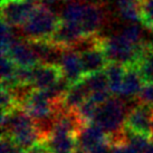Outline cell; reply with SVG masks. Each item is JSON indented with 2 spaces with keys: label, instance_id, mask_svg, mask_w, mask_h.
Segmentation results:
<instances>
[{
  "label": "cell",
  "instance_id": "6da1fadb",
  "mask_svg": "<svg viewBox=\"0 0 153 153\" xmlns=\"http://www.w3.org/2000/svg\"><path fill=\"white\" fill-rule=\"evenodd\" d=\"M1 128L2 135L10 137L25 152L43 142L35 121L22 107L2 113Z\"/></svg>",
  "mask_w": 153,
  "mask_h": 153
},
{
  "label": "cell",
  "instance_id": "7a4b0ae2",
  "mask_svg": "<svg viewBox=\"0 0 153 153\" xmlns=\"http://www.w3.org/2000/svg\"><path fill=\"white\" fill-rule=\"evenodd\" d=\"M126 105L123 100L117 96L108 98L98 106L97 114L93 123H96L106 132L111 137V143L124 139Z\"/></svg>",
  "mask_w": 153,
  "mask_h": 153
},
{
  "label": "cell",
  "instance_id": "3957f363",
  "mask_svg": "<svg viewBox=\"0 0 153 153\" xmlns=\"http://www.w3.org/2000/svg\"><path fill=\"white\" fill-rule=\"evenodd\" d=\"M62 18L45 4L36 6L29 18L20 27L26 40H49L58 28Z\"/></svg>",
  "mask_w": 153,
  "mask_h": 153
},
{
  "label": "cell",
  "instance_id": "277c9868",
  "mask_svg": "<svg viewBox=\"0 0 153 153\" xmlns=\"http://www.w3.org/2000/svg\"><path fill=\"white\" fill-rule=\"evenodd\" d=\"M141 45H135L124 37L122 34L102 37L101 46L110 63H120L123 65L136 64L140 55Z\"/></svg>",
  "mask_w": 153,
  "mask_h": 153
},
{
  "label": "cell",
  "instance_id": "5b68a950",
  "mask_svg": "<svg viewBox=\"0 0 153 153\" xmlns=\"http://www.w3.org/2000/svg\"><path fill=\"white\" fill-rule=\"evenodd\" d=\"M153 106L137 103L128 112L125 120V128L134 133L153 136Z\"/></svg>",
  "mask_w": 153,
  "mask_h": 153
},
{
  "label": "cell",
  "instance_id": "8992f818",
  "mask_svg": "<svg viewBox=\"0 0 153 153\" xmlns=\"http://www.w3.org/2000/svg\"><path fill=\"white\" fill-rule=\"evenodd\" d=\"M105 22V13L103 4L98 2L84 1L78 25L81 26L85 38H92L98 36V31Z\"/></svg>",
  "mask_w": 153,
  "mask_h": 153
},
{
  "label": "cell",
  "instance_id": "52a82bcc",
  "mask_svg": "<svg viewBox=\"0 0 153 153\" xmlns=\"http://www.w3.org/2000/svg\"><path fill=\"white\" fill-rule=\"evenodd\" d=\"M37 4L26 0L1 2V20L13 28L22 27L29 18Z\"/></svg>",
  "mask_w": 153,
  "mask_h": 153
},
{
  "label": "cell",
  "instance_id": "ba28073f",
  "mask_svg": "<svg viewBox=\"0 0 153 153\" xmlns=\"http://www.w3.org/2000/svg\"><path fill=\"white\" fill-rule=\"evenodd\" d=\"M107 142H111V137L100 125L85 124L77 135V153H89Z\"/></svg>",
  "mask_w": 153,
  "mask_h": 153
},
{
  "label": "cell",
  "instance_id": "9c48e42d",
  "mask_svg": "<svg viewBox=\"0 0 153 153\" xmlns=\"http://www.w3.org/2000/svg\"><path fill=\"white\" fill-rule=\"evenodd\" d=\"M85 39L81 26L77 22L62 20L58 28L51 37V43L64 49H75Z\"/></svg>",
  "mask_w": 153,
  "mask_h": 153
},
{
  "label": "cell",
  "instance_id": "30bf717a",
  "mask_svg": "<svg viewBox=\"0 0 153 153\" xmlns=\"http://www.w3.org/2000/svg\"><path fill=\"white\" fill-rule=\"evenodd\" d=\"M79 57H81L84 75L105 71L107 65L110 64V62L101 46V36L98 37L97 42L94 45L84 51H79Z\"/></svg>",
  "mask_w": 153,
  "mask_h": 153
},
{
  "label": "cell",
  "instance_id": "8fae6325",
  "mask_svg": "<svg viewBox=\"0 0 153 153\" xmlns=\"http://www.w3.org/2000/svg\"><path fill=\"white\" fill-rule=\"evenodd\" d=\"M6 55H8L13 60V63L19 67L33 68L40 64L31 45L26 39H15Z\"/></svg>",
  "mask_w": 153,
  "mask_h": 153
},
{
  "label": "cell",
  "instance_id": "7c38bea8",
  "mask_svg": "<svg viewBox=\"0 0 153 153\" xmlns=\"http://www.w3.org/2000/svg\"><path fill=\"white\" fill-rule=\"evenodd\" d=\"M62 78H64V74L59 65L38 64L34 67L33 87L45 91L55 85Z\"/></svg>",
  "mask_w": 153,
  "mask_h": 153
},
{
  "label": "cell",
  "instance_id": "4fadbf2b",
  "mask_svg": "<svg viewBox=\"0 0 153 153\" xmlns=\"http://www.w3.org/2000/svg\"><path fill=\"white\" fill-rule=\"evenodd\" d=\"M59 66L65 79L71 85L79 82L84 76L79 53L75 49H65L59 60Z\"/></svg>",
  "mask_w": 153,
  "mask_h": 153
},
{
  "label": "cell",
  "instance_id": "5bb4252c",
  "mask_svg": "<svg viewBox=\"0 0 153 153\" xmlns=\"http://www.w3.org/2000/svg\"><path fill=\"white\" fill-rule=\"evenodd\" d=\"M142 76H141L139 68L136 64L125 65V73H124L123 85L121 95L128 98L136 97L142 88Z\"/></svg>",
  "mask_w": 153,
  "mask_h": 153
},
{
  "label": "cell",
  "instance_id": "9a60e30c",
  "mask_svg": "<svg viewBox=\"0 0 153 153\" xmlns=\"http://www.w3.org/2000/svg\"><path fill=\"white\" fill-rule=\"evenodd\" d=\"M89 98V91L83 79L72 84L63 100V108L75 111L77 107Z\"/></svg>",
  "mask_w": 153,
  "mask_h": 153
},
{
  "label": "cell",
  "instance_id": "2e32d148",
  "mask_svg": "<svg viewBox=\"0 0 153 153\" xmlns=\"http://www.w3.org/2000/svg\"><path fill=\"white\" fill-rule=\"evenodd\" d=\"M136 66L143 82L153 84V44L142 43Z\"/></svg>",
  "mask_w": 153,
  "mask_h": 153
},
{
  "label": "cell",
  "instance_id": "e0dca14e",
  "mask_svg": "<svg viewBox=\"0 0 153 153\" xmlns=\"http://www.w3.org/2000/svg\"><path fill=\"white\" fill-rule=\"evenodd\" d=\"M110 89L113 95H121L122 85H123L124 73H125V65L120 63H110L105 68Z\"/></svg>",
  "mask_w": 153,
  "mask_h": 153
},
{
  "label": "cell",
  "instance_id": "ac0fdd59",
  "mask_svg": "<svg viewBox=\"0 0 153 153\" xmlns=\"http://www.w3.org/2000/svg\"><path fill=\"white\" fill-rule=\"evenodd\" d=\"M82 79L84 81V83L87 86V88L89 91V95L93 93L111 92L110 85H108V79H107L105 71L88 74V75H84Z\"/></svg>",
  "mask_w": 153,
  "mask_h": 153
},
{
  "label": "cell",
  "instance_id": "d6986e66",
  "mask_svg": "<svg viewBox=\"0 0 153 153\" xmlns=\"http://www.w3.org/2000/svg\"><path fill=\"white\" fill-rule=\"evenodd\" d=\"M121 17L128 22H141V0H117Z\"/></svg>",
  "mask_w": 153,
  "mask_h": 153
},
{
  "label": "cell",
  "instance_id": "ffe728a7",
  "mask_svg": "<svg viewBox=\"0 0 153 153\" xmlns=\"http://www.w3.org/2000/svg\"><path fill=\"white\" fill-rule=\"evenodd\" d=\"M124 139L128 144L140 153H148L151 143H152L151 136L140 134V133H134V132L128 131V128L124 130Z\"/></svg>",
  "mask_w": 153,
  "mask_h": 153
},
{
  "label": "cell",
  "instance_id": "44dd1931",
  "mask_svg": "<svg viewBox=\"0 0 153 153\" xmlns=\"http://www.w3.org/2000/svg\"><path fill=\"white\" fill-rule=\"evenodd\" d=\"M98 106H100L98 104H96L94 101L88 98L87 101H85L82 105L77 107L75 112L84 124L93 123L95 117H96V114H97Z\"/></svg>",
  "mask_w": 153,
  "mask_h": 153
},
{
  "label": "cell",
  "instance_id": "7402d4cb",
  "mask_svg": "<svg viewBox=\"0 0 153 153\" xmlns=\"http://www.w3.org/2000/svg\"><path fill=\"white\" fill-rule=\"evenodd\" d=\"M141 22L153 31V0H141Z\"/></svg>",
  "mask_w": 153,
  "mask_h": 153
},
{
  "label": "cell",
  "instance_id": "603a6c76",
  "mask_svg": "<svg viewBox=\"0 0 153 153\" xmlns=\"http://www.w3.org/2000/svg\"><path fill=\"white\" fill-rule=\"evenodd\" d=\"M13 28V27L9 26L8 24L1 20V54L6 55L8 53L10 46L13 45V43L16 39Z\"/></svg>",
  "mask_w": 153,
  "mask_h": 153
},
{
  "label": "cell",
  "instance_id": "cb8c5ba5",
  "mask_svg": "<svg viewBox=\"0 0 153 153\" xmlns=\"http://www.w3.org/2000/svg\"><path fill=\"white\" fill-rule=\"evenodd\" d=\"M121 34L123 35L125 38L130 40L131 43L135 44V45H140L143 43V39H142V30L137 25H135L134 22L128 25Z\"/></svg>",
  "mask_w": 153,
  "mask_h": 153
},
{
  "label": "cell",
  "instance_id": "d4e9b609",
  "mask_svg": "<svg viewBox=\"0 0 153 153\" xmlns=\"http://www.w3.org/2000/svg\"><path fill=\"white\" fill-rule=\"evenodd\" d=\"M136 101L137 103L141 104H145V105H150L153 106V84L152 83H145L142 86L140 93L136 96Z\"/></svg>",
  "mask_w": 153,
  "mask_h": 153
},
{
  "label": "cell",
  "instance_id": "484cf974",
  "mask_svg": "<svg viewBox=\"0 0 153 153\" xmlns=\"http://www.w3.org/2000/svg\"><path fill=\"white\" fill-rule=\"evenodd\" d=\"M25 151L19 148L10 137L1 135V151L0 153H24Z\"/></svg>",
  "mask_w": 153,
  "mask_h": 153
},
{
  "label": "cell",
  "instance_id": "4316f807",
  "mask_svg": "<svg viewBox=\"0 0 153 153\" xmlns=\"http://www.w3.org/2000/svg\"><path fill=\"white\" fill-rule=\"evenodd\" d=\"M111 153H140L126 141H116L111 143Z\"/></svg>",
  "mask_w": 153,
  "mask_h": 153
},
{
  "label": "cell",
  "instance_id": "83f0119b",
  "mask_svg": "<svg viewBox=\"0 0 153 153\" xmlns=\"http://www.w3.org/2000/svg\"><path fill=\"white\" fill-rule=\"evenodd\" d=\"M26 153H48V150H47L44 142H39L38 144H36L34 148L26 151Z\"/></svg>",
  "mask_w": 153,
  "mask_h": 153
},
{
  "label": "cell",
  "instance_id": "f1b7e54d",
  "mask_svg": "<svg viewBox=\"0 0 153 153\" xmlns=\"http://www.w3.org/2000/svg\"><path fill=\"white\" fill-rule=\"evenodd\" d=\"M111 142L104 143V144L100 145L98 148H96L95 150H93L92 152L89 153H111Z\"/></svg>",
  "mask_w": 153,
  "mask_h": 153
},
{
  "label": "cell",
  "instance_id": "f546056e",
  "mask_svg": "<svg viewBox=\"0 0 153 153\" xmlns=\"http://www.w3.org/2000/svg\"><path fill=\"white\" fill-rule=\"evenodd\" d=\"M148 153H153V140H152V143H151V146H150Z\"/></svg>",
  "mask_w": 153,
  "mask_h": 153
},
{
  "label": "cell",
  "instance_id": "4dcf8cb0",
  "mask_svg": "<svg viewBox=\"0 0 153 153\" xmlns=\"http://www.w3.org/2000/svg\"><path fill=\"white\" fill-rule=\"evenodd\" d=\"M6 1H13V0H1V2H6Z\"/></svg>",
  "mask_w": 153,
  "mask_h": 153
},
{
  "label": "cell",
  "instance_id": "1f68e13d",
  "mask_svg": "<svg viewBox=\"0 0 153 153\" xmlns=\"http://www.w3.org/2000/svg\"><path fill=\"white\" fill-rule=\"evenodd\" d=\"M152 126H153V121H152ZM152 140H153V136H152Z\"/></svg>",
  "mask_w": 153,
  "mask_h": 153
}]
</instances>
